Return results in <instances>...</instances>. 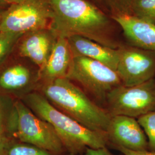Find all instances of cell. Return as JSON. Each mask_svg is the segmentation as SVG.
Listing matches in <instances>:
<instances>
[{
  "mask_svg": "<svg viewBox=\"0 0 155 155\" xmlns=\"http://www.w3.org/2000/svg\"><path fill=\"white\" fill-rule=\"evenodd\" d=\"M52 12L49 29L56 38L80 36L118 49L120 27L110 16L88 0H47Z\"/></svg>",
  "mask_w": 155,
  "mask_h": 155,
  "instance_id": "1",
  "label": "cell"
},
{
  "mask_svg": "<svg viewBox=\"0 0 155 155\" xmlns=\"http://www.w3.org/2000/svg\"><path fill=\"white\" fill-rule=\"evenodd\" d=\"M24 103L41 119L50 124L68 155H82L87 148L108 147L107 134L90 130L56 109L39 93L27 94Z\"/></svg>",
  "mask_w": 155,
  "mask_h": 155,
  "instance_id": "2",
  "label": "cell"
},
{
  "mask_svg": "<svg viewBox=\"0 0 155 155\" xmlns=\"http://www.w3.org/2000/svg\"><path fill=\"white\" fill-rule=\"evenodd\" d=\"M41 93L56 109L90 130L106 133L111 116L67 78L42 84Z\"/></svg>",
  "mask_w": 155,
  "mask_h": 155,
  "instance_id": "3",
  "label": "cell"
},
{
  "mask_svg": "<svg viewBox=\"0 0 155 155\" xmlns=\"http://www.w3.org/2000/svg\"><path fill=\"white\" fill-rule=\"evenodd\" d=\"M66 78L104 108L108 94L122 84L116 71L83 56L72 57Z\"/></svg>",
  "mask_w": 155,
  "mask_h": 155,
  "instance_id": "4",
  "label": "cell"
},
{
  "mask_svg": "<svg viewBox=\"0 0 155 155\" xmlns=\"http://www.w3.org/2000/svg\"><path fill=\"white\" fill-rule=\"evenodd\" d=\"M11 132L21 143L33 145L52 155L67 154L52 126L37 116L20 100L13 103Z\"/></svg>",
  "mask_w": 155,
  "mask_h": 155,
  "instance_id": "5",
  "label": "cell"
},
{
  "mask_svg": "<svg viewBox=\"0 0 155 155\" xmlns=\"http://www.w3.org/2000/svg\"><path fill=\"white\" fill-rule=\"evenodd\" d=\"M106 110L111 116L138 118L155 111V78L133 86L121 85L108 94Z\"/></svg>",
  "mask_w": 155,
  "mask_h": 155,
  "instance_id": "6",
  "label": "cell"
},
{
  "mask_svg": "<svg viewBox=\"0 0 155 155\" xmlns=\"http://www.w3.org/2000/svg\"><path fill=\"white\" fill-rule=\"evenodd\" d=\"M52 12L47 0H25L9 6L0 17V32L30 33L48 29Z\"/></svg>",
  "mask_w": 155,
  "mask_h": 155,
  "instance_id": "7",
  "label": "cell"
},
{
  "mask_svg": "<svg viewBox=\"0 0 155 155\" xmlns=\"http://www.w3.org/2000/svg\"><path fill=\"white\" fill-rule=\"evenodd\" d=\"M118 50L116 72L122 85L133 86L155 78V53L126 44Z\"/></svg>",
  "mask_w": 155,
  "mask_h": 155,
  "instance_id": "8",
  "label": "cell"
},
{
  "mask_svg": "<svg viewBox=\"0 0 155 155\" xmlns=\"http://www.w3.org/2000/svg\"><path fill=\"white\" fill-rule=\"evenodd\" d=\"M106 134L109 148L120 147L134 151L149 150L147 136L135 118L111 116Z\"/></svg>",
  "mask_w": 155,
  "mask_h": 155,
  "instance_id": "9",
  "label": "cell"
},
{
  "mask_svg": "<svg viewBox=\"0 0 155 155\" xmlns=\"http://www.w3.org/2000/svg\"><path fill=\"white\" fill-rule=\"evenodd\" d=\"M113 18L121 29L128 45L155 53V24L132 15Z\"/></svg>",
  "mask_w": 155,
  "mask_h": 155,
  "instance_id": "10",
  "label": "cell"
},
{
  "mask_svg": "<svg viewBox=\"0 0 155 155\" xmlns=\"http://www.w3.org/2000/svg\"><path fill=\"white\" fill-rule=\"evenodd\" d=\"M72 57L67 39L57 38L47 61L39 69L38 79L44 84L66 78Z\"/></svg>",
  "mask_w": 155,
  "mask_h": 155,
  "instance_id": "11",
  "label": "cell"
},
{
  "mask_svg": "<svg viewBox=\"0 0 155 155\" xmlns=\"http://www.w3.org/2000/svg\"><path fill=\"white\" fill-rule=\"evenodd\" d=\"M72 56H83L99 61L116 71L119 50L100 45L80 36L67 38Z\"/></svg>",
  "mask_w": 155,
  "mask_h": 155,
  "instance_id": "12",
  "label": "cell"
},
{
  "mask_svg": "<svg viewBox=\"0 0 155 155\" xmlns=\"http://www.w3.org/2000/svg\"><path fill=\"white\" fill-rule=\"evenodd\" d=\"M56 39L49 29L28 33L20 45V55L31 59L40 69L47 61Z\"/></svg>",
  "mask_w": 155,
  "mask_h": 155,
  "instance_id": "13",
  "label": "cell"
},
{
  "mask_svg": "<svg viewBox=\"0 0 155 155\" xmlns=\"http://www.w3.org/2000/svg\"><path fill=\"white\" fill-rule=\"evenodd\" d=\"M31 80L28 68L21 64L9 67L0 75V87L6 90H18L27 86Z\"/></svg>",
  "mask_w": 155,
  "mask_h": 155,
  "instance_id": "14",
  "label": "cell"
},
{
  "mask_svg": "<svg viewBox=\"0 0 155 155\" xmlns=\"http://www.w3.org/2000/svg\"><path fill=\"white\" fill-rule=\"evenodd\" d=\"M111 17L132 15L136 0H88Z\"/></svg>",
  "mask_w": 155,
  "mask_h": 155,
  "instance_id": "15",
  "label": "cell"
},
{
  "mask_svg": "<svg viewBox=\"0 0 155 155\" xmlns=\"http://www.w3.org/2000/svg\"><path fill=\"white\" fill-rule=\"evenodd\" d=\"M132 16L155 24V0H136Z\"/></svg>",
  "mask_w": 155,
  "mask_h": 155,
  "instance_id": "16",
  "label": "cell"
},
{
  "mask_svg": "<svg viewBox=\"0 0 155 155\" xmlns=\"http://www.w3.org/2000/svg\"><path fill=\"white\" fill-rule=\"evenodd\" d=\"M3 155H54L49 152L31 144L9 143Z\"/></svg>",
  "mask_w": 155,
  "mask_h": 155,
  "instance_id": "17",
  "label": "cell"
},
{
  "mask_svg": "<svg viewBox=\"0 0 155 155\" xmlns=\"http://www.w3.org/2000/svg\"><path fill=\"white\" fill-rule=\"evenodd\" d=\"M145 133L150 151L155 152V111L137 118Z\"/></svg>",
  "mask_w": 155,
  "mask_h": 155,
  "instance_id": "18",
  "label": "cell"
},
{
  "mask_svg": "<svg viewBox=\"0 0 155 155\" xmlns=\"http://www.w3.org/2000/svg\"><path fill=\"white\" fill-rule=\"evenodd\" d=\"M13 115V105L11 108L8 102L0 96V135H6V132H11Z\"/></svg>",
  "mask_w": 155,
  "mask_h": 155,
  "instance_id": "19",
  "label": "cell"
},
{
  "mask_svg": "<svg viewBox=\"0 0 155 155\" xmlns=\"http://www.w3.org/2000/svg\"><path fill=\"white\" fill-rule=\"evenodd\" d=\"M23 35L20 33L0 32V62L9 54L17 41Z\"/></svg>",
  "mask_w": 155,
  "mask_h": 155,
  "instance_id": "20",
  "label": "cell"
},
{
  "mask_svg": "<svg viewBox=\"0 0 155 155\" xmlns=\"http://www.w3.org/2000/svg\"><path fill=\"white\" fill-rule=\"evenodd\" d=\"M112 149L117 150L124 155H155V152L145 150V151H134L127 150L120 147H114Z\"/></svg>",
  "mask_w": 155,
  "mask_h": 155,
  "instance_id": "21",
  "label": "cell"
},
{
  "mask_svg": "<svg viewBox=\"0 0 155 155\" xmlns=\"http://www.w3.org/2000/svg\"><path fill=\"white\" fill-rule=\"evenodd\" d=\"M82 155H117L111 152L107 147L100 148L98 149H93L87 148ZM121 155H124L121 153Z\"/></svg>",
  "mask_w": 155,
  "mask_h": 155,
  "instance_id": "22",
  "label": "cell"
},
{
  "mask_svg": "<svg viewBox=\"0 0 155 155\" xmlns=\"http://www.w3.org/2000/svg\"><path fill=\"white\" fill-rule=\"evenodd\" d=\"M9 143V139L6 135H0V155H3Z\"/></svg>",
  "mask_w": 155,
  "mask_h": 155,
  "instance_id": "23",
  "label": "cell"
},
{
  "mask_svg": "<svg viewBox=\"0 0 155 155\" xmlns=\"http://www.w3.org/2000/svg\"><path fill=\"white\" fill-rule=\"evenodd\" d=\"M11 5L4 0H0V17L6 9Z\"/></svg>",
  "mask_w": 155,
  "mask_h": 155,
  "instance_id": "24",
  "label": "cell"
},
{
  "mask_svg": "<svg viewBox=\"0 0 155 155\" xmlns=\"http://www.w3.org/2000/svg\"><path fill=\"white\" fill-rule=\"evenodd\" d=\"M6 2H8L9 4L12 5V4H19L25 1V0H4Z\"/></svg>",
  "mask_w": 155,
  "mask_h": 155,
  "instance_id": "25",
  "label": "cell"
}]
</instances>
